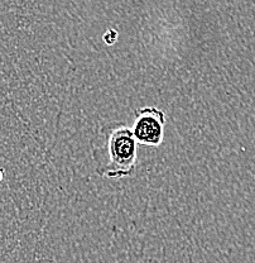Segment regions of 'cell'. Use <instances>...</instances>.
Masks as SVG:
<instances>
[{
	"mask_svg": "<svg viewBox=\"0 0 255 263\" xmlns=\"http://www.w3.org/2000/svg\"><path fill=\"white\" fill-rule=\"evenodd\" d=\"M94 149L96 172L106 179H123L134 174L138 158V142L131 127L122 123L105 125L99 133Z\"/></svg>",
	"mask_w": 255,
	"mask_h": 263,
	"instance_id": "1",
	"label": "cell"
},
{
	"mask_svg": "<svg viewBox=\"0 0 255 263\" xmlns=\"http://www.w3.org/2000/svg\"><path fill=\"white\" fill-rule=\"evenodd\" d=\"M166 117L155 108H142L135 111V120L131 127L136 142L145 146H160L164 137Z\"/></svg>",
	"mask_w": 255,
	"mask_h": 263,
	"instance_id": "2",
	"label": "cell"
}]
</instances>
